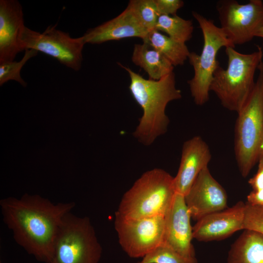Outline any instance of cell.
<instances>
[{"instance_id": "cell-14", "label": "cell", "mask_w": 263, "mask_h": 263, "mask_svg": "<svg viewBox=\"0 0 263 263\" xmlns=\"http://www.w3.org/2000/svg\"><path fill=\"white\" fill-rule=\"evenodd\" d=\"M149 32L127 6L117 17L87 30L82 37L85 44H99L129 38H139L143 40Z\"/></svg>"}, {"instance_id": "cell-28", "label": "cell", "mask_w": 263, "mask_h": 263, "mask_svg": "<svg viewBox=\"0 0 263 263\" xmlns=\"http://www.w3.org/2000/svg\"><path fill=\"white\" fill-rule=\"evenodd\" d=\"M0 263H1L0 262Z\"/></svg>"}, {"instance_id": "cell-7", "label": "cell", "mask_w": 263, "mask_h": 263, "mask_svg": "<svg viewBox=\"0 0 263 263\" xmlns=\"http://www.w3.org/2000/svg\"><path fill=\"white\" fill-rule=\"evenodd\" d=\"M192 16L198 23L204 38L203 48L200 55L190 52L188 59L193 67L194 75L188 81L195 103L199 106L209 100L210 86L213 74L219 65L216 59L219 50L222 47L235 46L227 38L223 30L213 21L195 11Z\"/></svg>"}, {"instance_id": "cell-27", "label": "cell", "mask_w": 263, "mask_h": 263, "mask_svg": "<svg viewBox=\"0 0 263 263\" xmlns=\"http://www.w3.org/2000/svg\"><path fill=\"white\" fill-rule=\"evenodd\" d=\"M262 150H263V144H262V147H261V151Z\"/></svg>"}, {"instance_id": "cell-11", "label": "cell", "mask_w": 263, "mask_h": 263, "mask_svg": "<svg viewBox=\"0 0 263 263\" xmlns=\"http://www.w3.org/2000/svg\"><path fill=\"white\" fill-rule=\"evenodd\" d=\"M184 197L191 218L196 221L227 208L226 193L207 167L200 172Z\"/></svg>"}, {"instance_id": "cell-20", "label": "cell", "mask_w": 263, "mask_h": 263, "mask_svg": "<svg viewBox=\"0 0 263 263\" xmlns=\"http://www.w3.org/2000/svg\"><path fill=\"white\" fill-rule=\"evenodd\" d=\"M155 29L181 43H186L192 36L193 26L192 20L177 16L161 15L159 16Z\"/></svg>"}, {"instance_id": "cell-10", "label": "cell", "mask_w": 263, "mask_h": 263, "mask_svg": "<svg viewBox=\"0 0 263 263\" xmlns=\"http://www.w3.org/2000/svg\"><path fill=\"white\" fill-rule=\"evenodd\" d=\"M216 8L220 27L234 46L250 41L263 27L261 0H250L244 4L235 0H222Z\"/></svg>"}, {"instance_id": "cell-5", "label": "cell", "mask_w": 263, "mask_h": 263, "mask_svg": "<svg viewBox=\"0 0 263 263\" xmlns=\"http://www.w3.org/2000/svg\"><path fill=\"white\" fill-rule=\"evenodd\" d=\"M253 90L238 113L235 154L239 171L246 177L258 162L263 142V62Z\"/></svg>"}, {"instance_id": "cell-26", "label": "cell", "mask_w": 263, "mask_h": 263, "mask_svg": "<svg viewBox=\"0 0 263 263\" xmlns=\"http://www.w3.org/2000/svg\"><path fill=\"white\" fill-rule=\"evenodd\" d=\"M257 37L262 38H263V27L256 34Z\"/></svg>"}, {"instance_id": "cell-25", "label": "cell", "mask_w": 263, "mask_h": 263, "mask_svg": "<svg viewBox=\"0 0 263 263\" xmlns=\"http://www.w3.org/2000/svg\"><path fill=\"white\" fill-rule=\"evenodd\" d=\"M155 2L160 15H176L184 5V1L181 0H155Z\"/></svg>"}, {"instance_id": "cell-22", "label": "cell", "mask_w": 263, "mask_h": 263, "mask_svg": "<svg viewBox=\"0 0 263 263\" xmlns=\"http://www.w3.org/2000/svg\"><path fill=\"white\" fill-rule=\"evenodd\" d=\"M137 263H198V261L196 257H186L170 246L162 244Z\"/></svg>"}, {"instance_id": "cell-1", "label": "cell", "mask_w": 263, "mask_h": 263, "mask_svg": "<svg viewBox=\"0 0 263 263\" xmlns=\"http://www.w3.org/2000/svg\"><path fill=\"white\" fill-rule=\"evenodd\" d=\"M75 206L74 202L54 204L35 194L0 200L3 221L16 242L40 262L49 263L56 237L64 215Z\"/></svg>"}, {"instance_id": "cell-21", "label": "cell", "mask_w": 263, "mask_h": 263, "mask_svg": "<svg viewBox=\"0 0 263 263\" xmlns=\"http://www.w3.org/2000/svg\"><path fill=\"white\" fill-rule=\"evenodd\" d=\"M142 24L150 31L155 28L159 16L155 0H131L128 6Z\"/></svg>"}, {"instance_id": "cell-8", "label": "cell", "mask_w": 263, "mask_h": 263, "mask_svg": "<svg viewBox=\"0 0 263 263\" xmlns=\"http://www.w3.org/2000/svg\"><path fill=\"white\" fill-rule=\"evenodd\" d=\"M49 26L40 33L25 26L20 36L21 49H33L56 58L61 64L79 71L83 60L85 44L82 37L73 38L68 33Z\"/></svg>"}, {"instance_id": "cell-19", "label": "cell", "mask_w": 263, "mask_h": 263, "mask_svg": "<svg viewBox=\"0 0 263 263\" xmlns=\"http://www.w3.org/2000/svg\"><path fill=\"white\" fill-rule=\"evenodd\" d=\"M143 41L163 55L174 67L183 65L190 53L186 43L177 41L155 28L150 31Z\"/></svg>"}, {"instance_id": "cell-9", "label": "cell", "mask_w": 263, "mask_h": 263, "mask_svg": "<svg viewBox=\"0 0 263 263\" xmlns=\"http://www.w3.org/2000/svg\"><path fill=\"white\" fill-rule=\"evenodd\" d=\"M114 225L122 249L131 258H143L164 243L165 216L133 219L115 214Z\"/></svg>"}, {"instance_id": "cell-23", "label": "cell", "mask_w": 263, "mask_h": 263, "mask_svg": "<svg viewBox=\"0 0 263 263\" xmlns=\"http://www.w3.org/2000/svg\"><path fill=\"white\" fill-rule=\"evenodd\" d=\"M38 53L35 50L27 49L19 61L14 60L0 63V85H3L9 80H15L25 87L27 83L21 77L20 71L27 61Z\"/></svg>"}, {"instance_id": "cell-15", "label": "cell", "mask_w": 263, "mask_h": 263, "mask_svg": "<svg viewBox=\"0 0 263 263\" xmlns=\"http://www.w3.org/2000/svg\"><path fill=\"white\" fill-rule=\"evenodd\" d=\"M25 25L17 0H0V63L14 61L22 50L20 36Z\"/></svg>"}, {"instance_id": "cell-24", "label": "cell", "mask_w": 263, "mask_h": 263, "mask_svg": "<svg viewBox=\"0 0 263 263\" xmlns=\"http://www.w3.org/2000/svg\"><path fill=\"white\" fill-rule=\"evenodd\" d=\"M245 204L244 230H253L263 234V206Z\"/></svg>"}, {"instance_id": "cell-6", "label": "cell", "mask_w": 263, "mask_h": 263, "mask_svg": "<svg viewBox=\"0 0 263 263\" xmlns=\"http://www.w3.org/2000/svg\"><path fill=\"white\" fill-rule=\"evenodd\" d=\"M102 249L88 217L66 213L59 225L49 263H98Z\"/></svg>"}, {"instance_id": "cell-12", "label": "cell", "mask_w": 263, "mask_h": 263, "mask_svg": "<svg viewBox=\"0 0 263 263\" xmlns=\"http://www.w3.org/2000/svg\"><path fill=\"white\" fill-rule=\"evenodd\" d=\"M245 206L246 204L240 201L197 221L192 226L193 238L199 242L219 241L244 229Z\"/></svg>"}, {"instance_id": "cell-16", "label": "cell", "mask_w": 263, "mask_h": 263, "mask_svg": "<svg viewBox=\"0 0 263 263\" xmlns=\"http://www.w3.org/2000/svg\"><path fill=\"white\" fill-rule=\"evenodd\" d=\"M211 158L209 148L200 136H195L186 141L179 168L174 177L176 192L185 196L200 172L207 167Z\"/></svg>"}, {"instance_id": "cell-13", "label": "cell", "mask_w": 263, "mask_h": 263, "mask_svg": "<svg viewBox=\"0 0 263 263\" xmlns=\"http://www.w3.org/2000/svg\"><path fill=\"white\" fill-rule=\"evenodd\" d=\"M191 215L184 196L176 192L172 206L165 216V230L163 244L182 255L195 258Z\"/></svg>"}, {"instance_id": "cell-2", "label": "cell", "mask_w": 263, "mask_h": 263, "mask_svg": "<svg viewBox=\"0 0 263 263\" xmlns=\"http://www.w3.org/2000/svg\"><path fill=\"white\" fill-rule=\"evenodd\" d=\"M129 74L131 94L143 110L133 135L145 145H150L167 132L169 119L165 113L168 104L182 97L176 87L173 72L158 80L145 79L130 68L119 63Z\"/></svg>"}, {"instance_id": "cell-3", "label": "cell", "mask_w": 263, "mask_h": 263, "mask_svg": "<svg viewBox=\"0 0 263 263\" xmlns=\"http://www.w3.org/2000/svg\"><path fill=\"white\" fill-rule=\"evenodd\" d=\"M176 193L174 177L161 169L149 170L124 193L115 214L133 219L165 216Z\"/></svg>"}, {"instance_id": "cell-17", "label": "cell", "mask_w": 263, "mask_h": 263, "mask_svg": "<svg viewBox=\"0 0 263 263\" xmlns=\"http://www.w3.org/2000/svg\"><path fill=\"white\" fill-rule=\"evenodd\" d=\"M226 263H263V234L244 230L231 245Z\"/></svg>"}, {"instance_id": "cell-18", "label": "cell", "mask_w": 263, "mask_h": 263, "mask_svg": "<svg viewBox=\"0 0 263 263\" xmlns=\"http://www.w3.org/2000/svg\"><path fill=\"white\" fill-rule=\"evenodd\" d=\"M132 60L148 74L150 79L158 80L173 72L174 66L171 62L144 42L134 44Z\"/></svg>"}, {"instance_id": "cell-4", "label": "cell", "mask_w": 263, "mask_h": 263, "mask_svg": "<svg viewBox=\"0 0 263 263\" xmlns=\"http://www.w3.org/2000/svg\"><path fill=\"white\" fill-rule=\"evenodd\" d=\"M250 54H243L234 48H225L227 66L225 69L219 65L216 68L210 86L225 109L237 113L241 110L255 84L254 75L263 61V52L261 47Z\"/></svg>"}]
</instances>
